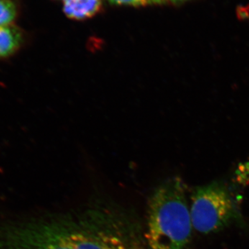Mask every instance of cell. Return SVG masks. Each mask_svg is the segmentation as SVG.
<instances>
[{
	"mask_svg": "<svg viewBox=\"0 0 249 249\" xmlns=\"http://www.w3.org/2000/svg\"><path fill=\"white\" fill-rule=\"evenodd\" d=\"M193 228L184 183L170 178L150 196L145 243L149 249H183L191 240Z\"/></svg>",
	"mask_w": 249,
	"mask_h": 249,
	"instance_id": "cell-1",
	"label": "cell"
},
{
	"mask_svg": "<svg viewBox=\"0 0 249 249\" xmlns=\"http://www.w3.org/2000/svg\"><path fill=\"white\" fill-rule=\"evenodd\" d=\"M67 219L71 249H145L138 223L123 211L99 206Z\"/></svg>",
	"mask_w": 249,
	"mask_h": 249,
	"instance_id": "cell-2",
	"label": "cell"
},
{
	"mask_svg": "<svg viewBox=\"0 0 249 249\" xmlns=\"http://www.w3.org/2000/svg\"><path fill=\"white\" fill-rule=\"evenodd\" d=\"M191 199L192 223L201 233L218 231L240 217L232 193L224 183L216 181L198 187Z\"/></svg>",
	"mask_w": 249,
	"mask_h": 249,
	"instance_id": "cell-3",
	"label": "cell"
},
{
	"mask_svg": "<svg viewBox=\"0 0 249 249\" xmlns=\"http://www.w3.org/2000/svg\"><path fill=\"white\" fill-rule=\"evenodd\" d=\"M102 8L101 0H64V12L76 20L96 16Z\"/></svg>",
	"mask_w": 249,
	"mask_h": 249,
	"instance_id": "cell-4",
	"label": "cell"
},
{
	"mask_svg": "<svg viewBox=\"0 0 249 249\" xmlns=\"http://www.w3.org/2000/svg\"><path fill=\"white\" fill-rule=\"evenodd\" d=\"M23 42L20 29L11 24L0 27V59L14 55L21 48Z\"/></svg>",
	"mask_w": 249,
	"mask_h": 249,
	"instance_id": "cell-5",
	"label": "cell"
},
{
	"mask_svg": "<svg viewBox=\"0 0 249 249\" xmlns=\"http://www.w3.org/2000/svg\"><path fill=\"white\" fill-rule=\"evenodd\" d=\"M16 15V5L12 0H0V27L11 25Z\"/></svg>",
	"mask_w": 249,
	"mask_h": 249,
	"instance_id": "cell-6",
	"label": "cell"
},
{
	"mask_svg": "<svg viewBox=\"0 0 249 249\" xmlns=\"http://www.w3.org/2000/svg\"><path fill=\"white\" fill-rule=\"evenodd\" d=\"M113 4L130 5V6H145L154 3L153 0H109Z\"/></svg>",
	"mask_w": 249,
	"mask_h": 249,
	"instance_id": "cell-7",
	"label": "cell"
},
{
	"mask_svg": "<svg viewBox=\"0 0 249 249\" xmlns=\"http://www.w3.org/2000/svg\"><path fill=\"white\" fill-rule=\"evenodd\" d=\"M171 1H180V0H171Z\"/></svg>",
	"mask_w": 249,
	"mask_h": 249,
	"instance_id": "cell-8",
	"label": "cell"
}]
</instances>
